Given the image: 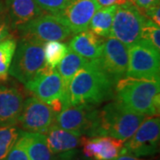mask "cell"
<instances>
[{"label":"cell","mask_w":160,"mask_h":160,"mask_svg":"<svg viewBox=\"0 0 160 160\" xmlns=\"http://www.w3.org/2000/svg\"><path fill=\"white\" fill-rule=\"evenodd\" d=\"M115 85L101 68L90 61L75 74L68 91L69 106L96 107L114 96Z\"/></svg>","instance_id":"obj_1"},{"label":"cell","mask_w":160,"mask_h":160,"mask_svg":"<svg viewBox=\"0 0 160 160\" xmlns=\"http://www.w3.org/2000/svg\"><path fill=\"white\" fill-rule=\"evenodd\" d=\"M116 101L129 111L145 117L159 115L160 82L125 77L116 84Z\"/></svg>","instance_id":"obj_2"},{"label":"cell","mask_w":160,"mask_h":160,"mask_svg":"<svg viewBox=\"0 0 160 160\" xmlns=\"http://www.w3.org/2000/svg\"><path fill=\"white\" fill-rule=\"evenodd\" d=\"M145 118L129 111L115 100L99 110L94 136H109L125 142L137 130Z\"/></svg>","instance_id":"obj_3"},{"label":"cell","mask_w":160,"mask_h":160,"mask_svg":"<svg viewBox=\"0 0 160 160\" xmlns=\"http://www.w3.org/2000/svg\"><path fill=\"white\" fill-rule=\"evenodd\" d=\"M44 44L38 41L21 38L12 58L9 75L25 85L45 66Z\"/></svg>","instance_id":"obj_4"},{"label":"cell","mask_w":160,"mask_h":160,"mask_svg":"<svg viewBox=\"0 0 160 160\" xmlns=\"http://www.w3.org/2000/svg\"><path fill=\"white\" fill-rule=\"evenodd\" d=\"M126 77L151 81L160 80V54L147 40L141 39L128 47Z\"/></svg>","instance_id":"obj_5"},{"label":"cell","mask_w":160,"mask_h":160,"mask_svg":"<svg viewBox=\"0 0 160 160\" xmlns=\"http://www.w3.org/2000/svg\"><path fill=\"white\" fill-rule=\"evenodd\" d=\"M147 17L131 1L118 6L115 12L109 38H114L127 47L142 39Z\"/></svg>","instance_id":"obj_6"},{"label":"cell","mask_w":160,"mask_h":160,"mask_svg":"<svg viewBox=\"0 0 160 160\" xmlns=\"http://www.w3.org/2000/svg\"><path fill=\"white\" fill-rule=\"evenodd\" d=\"M16 30L21 38L46 43L49 41H63L72 33L55 15L42 13L41 15L20 25Z\"/></svg>","instance_id":"obj_7"},{"label":"cell","mask_w":160,"mask_h":160,"mask_svg":"<svg viewBox=\"0 0 160 160\" xmlns=\"http://www.w3.org/2000/svg\"><path fill=\"white\" fill-rule=\"evenodd\" d=\"M160 119L158 116L146 117L137 130L124 142L122 154L149 157L157 154L159 148Z\"/></svg>","instance_id":"obj_8"},{"label":"cell","mask_w":160,"mask_h":160,"mask_svg":"<svg viewBox=\"0 0 160 160\" xmlns=\"http://www.w3.org/2000/svg\"><path fill=\"white\" fill-rule=\"evenodd\" d=\"M98 114L96 107L69 106L56 115L53 125L80 136L93 137Z\"/></svg>","instance_id":"obj_9"},{"label":"cell","mask_w":160,"mask_h":160,"mask_svg":"<svg viewBox=\"0 0 160 160\" xmlns=\"http://www.w3.org/2000/svg\"><path fill=\"white\" fill-rule=\"evenodd\" d=\"M51 106L36 97H29L23 102L18 124L23 131L46 134L56 117Z\"/></svg>","instance_id":"obj_10"},{"label":"cell","mask_w":160,"mask_h":160,"mask_svg":"<svg viewBox=\"0 0 160 160\" xmlns=\"http://www.w3.org/2000/svg\"><path fill=\"white\" fill-rule=\"evenodd\" d=\"M24 86L35 97L44 102L52 105L60 102L63 105L64 86L62 78L56 69L44 66V68Z\"/></svg>","instance_id":"obj_11"},{"label":"cell","mask_w":160,"mask_h":160,"mask_svg":"<svg viewBox=\"0 0 160 160\" xmlns=\"http://www.w3.org/2000/svg\"><path fill=\"white\" fill-rule=\"evenodd\" d=\"M101 68L116 84L126 77L128 67V47L114 38L104 39L102 52L98 58Z\"/></svg>","instance_id":"obj_12"},{"label":"cell","mask_w":160,"mask_h":160,"mask_svg":"<svg viewBox=\"0 0 160 160\" xmlns=\"http://www.w3.org/2000/svg\"><path fill=\"white\" fill-rule=\"evenodd\" d=\"M98 9L95 0H69L67 6L54 15L72 34H78L89 29L92 17Z\"/></svg>","instance_id":"obj_13"},{"label":"cell","mask_w":160,"mask_h":160,"mask_svg":"<svg viewBox=\"0 0 160 160\" xmlns=\"http://www.w3.org/2000/svg\"><path fill=\"white\" fill-rule=\"evenodd\" d=\"M81 147L87 158L114 160L122 154L124 142L109 136L82 137Z\"/></svg>","instance_id":"obj_14"},{"label":"cell","mask_w":160,"mask_h":160,"mask_svg":"<svg viewBox=\"0 0 160 160\" xmlns=\"http://www.w3.org/2000/svg\"><path fill=\"white\" fill-rule=\"evenodd\" d=\"M24 96L14 86H0V126H17Z\"/></svg>","instance_id":"obj_15"},{"label":"cell","mask_w":160,"mask_h":160,"mask_svg":"<svg viewBox=\"0 0 160 160\" xmlns=\"http://www.w3.org/2000/svg\"><path fill=\"white\" fill-rule=\"evenodd\" d=\"M46 142L52 153L70 158L71 153L81 146L82 137L73 132L52 126L46 133Z\"/></svg>","instance_id":"obj_16"},{"label":"cell","mask_w":160,"mask_h":160,"mask_svg":"<svg viewBox=\"0 0 160 160\" xmlns=\"http://www.w3.org/2000/svg\"><path fill=\"white\" fill-rule=\"evenodd\" d=\"M103 43V38L99 37L92 31L87 29L86 31L76 34V36L70 40L68 47L78 55L90 62L97 60L101 56Z\"/></svg>","instance_id":"obj_17"},{"label":"cell","mask_w":160,"mask_h":160,"mask_svg":"<svg viewBox=\"0 0 160 160\" xmlns=\"http://www.w3.org/2000/svg\"><path fill=\"white\" fill-rule=\"evenodd\" d=\"M6 7L13 29L44 13L34 0H6Z\"/></svg>","instance_id":"obj_18"},{"label":"cell","mask_w":160,"mask_h":160,"mask_svg":"<svg viewBox=\"0 0 160 160\" xmlns=\"http://www.w3.org/2000/svg\"><path fill=\"white\" fill-rule=\"evenodd\" d=\"M89 61L78 55L70 49H68L66 54L62 60L60 62L56 68L59 75L61 76L64 86V97H63V109L69 107L68 102V91H69L70 81L73 78L75 74L84 67Z\"/></svg>","instance_id":"obj_19"},{"label":"cell","mask_w":160,"mask_h":160,"mask_svg":"<svg viewBox=\"0 0 160 160\" xmlns=\"http://www.w3.org/2000/svg\"><path fill=\"white\" fill-rule=\"evenodd\" d=\"M20 137L30 160H52L53 154L49 149L44 133L21 131Z\"/></svg>","instance_id":"obj_20"},{"label":"cell","mask_w":160,"mask_h":160,"mask_svg":"<svg viewBox=\"0 0 160 160\" xmlns=\"http://www.w3.org/2000/svg\"><path fill=\"white\" fill-rule=\"evenodd\" d=\"M117 7V6H110L99 8L92 17L89 29L101 38H109Z\"/></svg>","instance_id":"obj_21"},{"label":"cell","mask_w":160,"mask_h":160,"mask_svg":"<svg viewBox=\"0 0 160 160\" xmlns=\"http://www.w3.org/2000/svg\"><path fill=\"white\" fill-rule=\"evenodd\" d=\"M17 46L15 38L9 37L0 42V81L5 82L8 79L9 69Z\"/></svg>","instance_id":"obj_22"},{"label":"cell","mask_w":160,"mask_h":160,"mask_svg":"<svg viewBox=\"0 0 160 160\" xmlns=\"http://www.w3.org/2000/svg\"><path fill=\"white\" fill-rule=\"evenodd\" d=\"M69 47L60 41H49L44 44L45 66L52 69H56L60 62L68 51Z\"/></svg>","instance_id":"obj_23"},{"label":"cell","mask_w":160,"mask_h":160,"mask_svg":"<svg viewBox=\"0 0 160 160\" xmlns=\"http://www.w3.org/2000/svg\"><path fill=\"white\" fill-rule=\"evenodd\" d=\"M20 132L16 126H0V160H5L18 140Z\"/></svg>","instance_id":"obj_24"},{"label":"cell","mask_w":160,"mask_h":160,"mask_svg":"<svg viewBox=\"0 0 160 160\" xmlns=\"http://www.w3.org/2000/svg\"><path fill=\"white\" fill-rule=\"evenodd\" d=\"M142 39L147 40L156 49L160 50V29L159 26L151 20L146 19L142 29Z\"/></svg>","instance_id":"obj_25"},{"label":"cell","mask_w":160,"mask_h":160,"mask_svg":"<svg viewBox=\"0 0 160 160\" xmlns=\"http://www.w3.org/2000/svg\"><path fill=\"white\" fill-rule=\"evenodd\" d=\"M41 11L48 12L50 14H56L62 11L69 0H34Z\"/></svg>","instance_id":"obj_26"},{"label":"cell","mask_w":160,"mask_h":160,"mask_svg":"<svg viewBox=\"0 0 160 160\" xmlns=\"http://www.w3.org/2000/svg\"><path fill=\"white\" fill-rule=\"evenodd\" d=\"M5 160H30L20 135L16 142L10 149Z\"/></svg>","instance_id":"obj_27"},{"label":"cell","mask_w":160,"mask_h":160,"mask_svg":"<svg viewBox=\"0 0 160 160\" xmlns=\"http://www.w3.org/2000/svg\"><path fill=\"white\" fill-rule=\"evenodd\" d=\"M131 2L142 12L149 8L159 6V0H131Z\"/></svg>","instance_id":"obj_28"},{"label":"cell","mask_w":160,"mask_h":160,"mask_svg":"<svg viewBox=\"0 0 160 160\" xmlns=\"http://www.w3.org/2000/svg\"><path fill=\"white\" fill-rule=\"evenodd\" d=\"M146 17L151 20L153 22H155L157 25L160 26V8L159 6H154L152 8H149L148 10L144 11L142 12Z\"/></svg>","instance_id":"obj_29"},{"label":"cell","mask_w":160,"mask_h":160,"mask_svg":"<svg viewBox=\"0 0 160 160\" xmlns=\"http://www.w3.org/2000/svg\"><path fill=\"white\" fill-rule=\"evenodd\" d=\"M10 24L5 18L0 19V42L11 37L10 35Z\"/></svg>","instance_id":"obj_30"},{"label":"cell","mask_w":160,"mask_h":160,"mask_svg":"<svg viewBox=\"0 0 160 160\" xmlns=\"http://www.w3.org/2000/svg\"><path fill=\"white\" fill-rule=\"evenodd\" d=\"M95 1L97 3L99 8H102V7L110 6H122L130 2L131 0H95Z\"/></svg>","instance_id":"obj_31"},{"label":"cell","mask_w":160,"mask_h":160,"mask_svg":"<svg viewBox=\"0 0 160 160\" xmlns=\"http://www.w3.org/2000/svg\"><path fill=\"white\" fill-rule=\"evenodd\" d=\"M114 160H142L139 158H136V157H133L132 155L129 154H121L120 156H118L117 158H115Z\"/></svg>","instance_id":"obj_32"},{"label":"cell","mask_w":160,"mask_h":160,"mask_svg":"<svg viewBox=\"0 0 160 160\" xmlns=\"http://www.w3.org/2000/svg\"><path fill=\"white\" fill-rule=\"evenodd\" d=\"M3 17V15H2V11H1V9H0V19H2Z\"/></svg>","instance_id":"obj_33"}]
</instances>
